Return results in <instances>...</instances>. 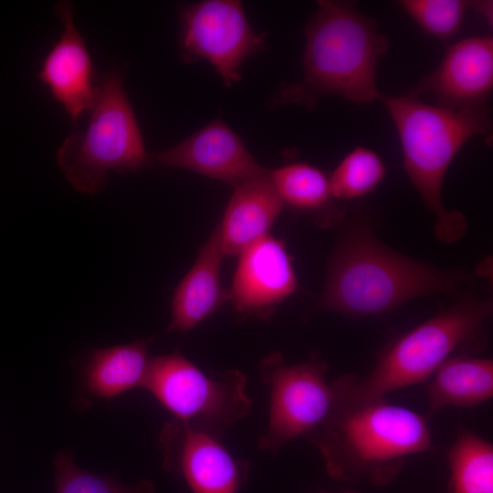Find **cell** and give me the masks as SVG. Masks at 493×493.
<instances>
[{
	"instance_id": "cell-1",
	"label": "cell",
	"mask_w": 493,
	"mask_h": 493,
	"mask_svg": "<svg viewBox=\"0 0 493 493\" xmlns=\"http://www.w3.org/2000/svg\"><path fill=\"white\" fill-rule=\"evenodd\" d=\"M468 278L395 252L354 219L330 256L320 306L353 318L381 316L414 299L455 291Z\"/></svg>"
},
{
	"instance_id": "cell-2",
	"label": "cell",
	"mask_w": 493,
	"mask_h": 493,
	"mask_svg": "<svg viewBox=\"0 0 493 493\" xmlns=\"http://www.w3.org/2000/svg\"><path fill=\"white\" fill-rule=\"evenodd\" d=\"M305 36L303 77L279 88L270 100L271 106L312 110L328 95L358 105L380 100L376 71L389 44L376 20L351 2L321 0L306 25Z\"/></svg>"
},
{
	"instance_id": "cell-3",
	"label": "cell",
	"mask_w": 493,
	"mask_h": 493,
	"mask_svg": "<svg viewBox=\"0 0 493 493\" xmlns=\"http://www.w3.org/2000/svg\"><path fill=\"white\" fill-rule=\"evenodd\" d=\"M307 438L335 479L387 484L414 455L432 451L427 417L385 397L339 403Z\"/></svg>"
},
{
	"instance_id": "cell-4",
	"label": "cell",
	"mask_w": 493,
	"mask_h": 493,
	"mask_svg": "<svg viewBox=\"0 0 493 493\" xmlns=\"http://www.w3.org/2000/svg\"><path fill=\"white\" fill-rule=\"evenodd\" d=\"M383 103L395 125L401 142L404 169L435 215V233L438 239L452 243L467 231V219L456 210L443 205L441 190L446 173L456 153L472 137L489 135L492 121L488 105L450 109L427 104L408 93L382 94Z\"/></svg>"
},
{
	"instance_id": "cell-5",
	"label": "cell",
	"mask_w": 493,
	"mask_h": 493,
	"mask_svg": "<svg viewBox=\"0 0 493 493\" xmlns=\"http://www.w3.org/2000/svg\"><path fill=\"white\" fill-rule=\"evenodd\" d=\"M492 312V302L465 297L414 327L384 350L365 376L332 381L339 403L383 398L389 393L430 378L454 351L468 342Z\"/></svg>"
},
{
	"instance_id": "cell-6",
	"label": "cell",
	"mask_w": 493,
	"mask_h": 493,
	"mask_svg": "<svg viewBox=\"0 0 493 493\" xmlns=\"http://www.w3.org/2000/svg\"><path fill=\"white\" fill-rule=\"evenodd\" d=\"M99 88L86 128L68 135L56 153L70 185L89 194L106 187L110 173H136L151 163L121 70H109Z\"/></svg>"
},
{
	"instance_id": "cell-7",
	"label": "cell",
	"mask_w": 493,
	"mask_h": 493,
	"mask_svg": "<svg viewBox=\"0 0 493 493\" xmlns=\"http://www.w3.org/2000/svg\"><path fill=\"white\" fill-rule=\"evenodd\" d=\"M246 383L240 371L206 373L175 351L150 360L142 387L175 419L219 435L251 411Z\"/></svg>"
},
{
	"instance_id": "cell-8",
	"label": "cell",
	"mask_w": 493,
	"mask_h": 493,
	"mask_svg": "<svg viewBox=\"0 0 493 493\" xmlns=\"http://www.w3.org/2000/svg\"><path fill=\"white\" fill-rule=\"evenodd\" d=\"M259 368L270 388V406L258 446L275 453L298 437H307L325 422L332 411L335 392L326 377V362L317 356L288 364L273 351L262 359Z\"/></svg>"
},
{
	"instance_id": "cell-9",
	"label": "cell",
	"mask_w": 493,
	"mask_h": 493,
	"mask_svg": "<svg viewBox=\"0 0 493 493\" xmlns=\"http://www.w3.org/2000/svg\"><path fill=\"white\" fill-rule=\"evenodd\" d=\"M179 48L186 63L209 62L227 87L241 79L245 60L266 47L235 0H205L182 7Z\"/></svg>"
},
{
	"instance_id": "cell-10",
	"label": "cell",
	"mask_w": 493,
	"mask_h": 493,
	"mask_svg": "<svg viewBox=\"0 0 493 493\" xmlns=\"http://www.w3.org/2000/svg\"><path fill=\"white\" fill-rule=\"evenodd\" d=\"M218 437L173 418L160 435L164 468L179 475L192 493H238L248 465L235 458Z\"/></svg>"
},
{
	"instance_id": "cell-11",
	"label": "cell",
	"mask_w": 493,
	"mask_h": 493,
	"mask_svg": "<svg viewBox=\"0 0 493 493\" xmlns=\"http://www.w3.org/2000/svg\"><path fill=\"white\" fill-rule=\"evenodd\" d=\"M151 163L181 168L234 187L266 174L241 138L220 118L171 149L150 154Z\"/></svg>"
},
{
	"instance_id": "cell-12",
	"label": "cell",
	"mask_w": 493,
	"mask_h": 493,
	"mask_svg": "<svg viewBox=\"0 0 493 493\" xmlns=\"http://www.w3.org/2000/svg\"><path fill=\"white\" fill-rule=\"evenodd\" d=\"M228 300L244 316L267 320L277 305L297 289V277L283 241L267 235L244 249Z\"/></svg>"
},
{
	"instance_id": "cell-13",
	"label": "cell",
	"mask_w": 493,
	"mask_h": 493,
	"mask_svg": "<svg viewBox=\"0 0 493 493\" xmlns=\"http://www.w3.org/2000/svg\"><path fill=\"white\" fill-rule=\"evenodd\" d=\"M493 88V39L472 37L452 44L438 67L411 94L434 97L439 106L466 109L488 105Z\"/></svg>"
},
{
	"instance_id": "cell-14",
	"label": "cell",
	"mask_w": 493,
	"mask_h": 493,
	"mask_svg": "<svg viewBox=\"0 0 493 493\" xmlns=\"http://www.w3.org/2000/svg\"><path fill=\"white\" fill-rule=\"evenodd\" d=\"M73 8L69 1L56 4L55 13L63 31L42 61L37 78L76 123L83 113L91 110L100 88L93 85L92 60L74 23Z\"/></svg>"
},
{
	"instance_id": "cell-15",
	"label": "cell",
	"mask_w": 493,
	"mask_h": 493,
	"mask_svg": "<svg viewBox=\"0 0 493 493\" xmlns=\"http://www.w3.org/2000/svg\"><path fill=\"white\" fill-rule=\"evenodd\" d=\"M224 257L217 225L173 290L168 331L185 332L194 329L228 300V292L221 282Z\"/></svg>"
},
{
	"instance_id": "cell-16",
	"label": "cell",
	"mask_w": 493,
	"mask_h": 493,
	"mask_svg": "<svg viewBox=\"0 0 493 493\" xmlns=\"http://www.w3.org/2000/svg\"><path fill=\"white\" fill-rule=\"evenodd\" d=\"M284 206L268 172L236 186L218 224L225 256L239 255L268 235Z\"/></svg>"
},
{
	"instance_id": "cell-17",
	"label": "cell",
	"mask_w": 493,
	"mask_h": 493,
	"mask_svg": "<svg viewBox=\"0 0 493 493\" xmlns=\"http://www.w3.org/2000/svg\"><path fill=\"white\" fill-rule=\"evenodd\" d=\"M428 415L446 406L473 407L493 396V361L467 355L449 357L432 375Z\"/></svg>"
},
{
	"instance_id": "cell-18",
	"label": "cell",
	"mask_w": 493,
	"mask_h": 493,
	"mask_svg": "<svg viewBox=\"0 0 493 493\" xmlns=\"http://www.w3.org/2000/svg\"><path fill=\"white\" fill-rule=\"evenodd\" d=\"M152 338L129 344L93 350L84 369L88 392L110 399L135 387L142 386L149 362L148 345Z\"/></svg>"
},
{
	"instance_id": "cell-19",
	"label": "cell",
	"mask_w": 493,
	"mask_h": 493,
	"mask_svg": "<svg viewBox=\"0 0 493 493\" xmlns=\"http://www.w3.org/2000/svg\"><path fill=\"white\" fill-rule=\"evenodd\" d=\"M450 493H493V446L462 431L448 450Z\"/></svg>"
},
{
	"instance_id": "cell-20",
	"label": "cell",
	"mask_w": 493,
	"mask_h": 493,
	"mask_svg": "<svg viewBox=\"0 0 493 493\" xmlns=\"http://www.w3.org/2000/svg\"><path fill=\"white\" fill-rule=\"evenodd\" d=\"M268 176L284 205L317 214L330 209L329 177L317 167L305 163H289L268 171Z\"/></svg>"
},
{
	"instance_id": "cell-21",
	"label": "cell",
	"mask_w": 493,
	"mask_h": 493,
	"mask_svg": "<svg viewBox=\"0 0 493 493\" xmlns=\"http://www.w3.org/2000/svg\"><path fill=\"white\" fill-rule=\"evenodd\" d=\"M386 174L381 156L372 149L357 146L338 164L329 177L332 198L350 200L374 191Z\"/></svg>"
},
{
	"instance_id": "cell-22",
	"label": "cell",
	"mask_w": 493,
	"mask_h": 493,
	"mask_svg": "<svg viewBox=\"0 0 493 493\" xmlns=\"http://www.w3.org/2000/svg\"><path fill=\"white\" fill-rule=\"evenodd\" d=\"M56 493H155L152 484L140 481L124 485L111 477L100 476L78 467L69 451L55 458Z\"/></svg>"
},
{
	"instance_id": "cell-23",
	"label": "cell",
	"mask_w": 493,
	"mask_h": 493,
	"mask_svg": "<svg viewBox=\"0 0 493 493\" xmlns=\"http://www.w3.org/2000/svg\"><path fill=\"white\" fill-rule=\"evenodd\" d=\"M398 5L425 33L444 41L459 31L468 1L402 0Z\"/></svg>"
},
{
	"instance_id": "cell-24",
	"label": "cell",
	"mask_w": 493,
	"mask_h": 493,
	"mask_svg": "<svg viewBox=\"0 0 493 493\" xmlns=\"http://www.w3.org/2000/svg\"><path fill=\"white\" fill-rule=\"evenodd\" d=\"M468 6L478 13L487 24L491 27L493 22V2L489 0L468 1Z\"/></svg>"
}]
</instances>
